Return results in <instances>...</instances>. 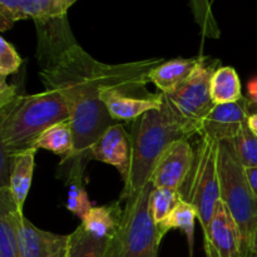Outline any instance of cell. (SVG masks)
Returning a JSON list of instances; mask_svg holds the SVG:
<instances>
[{
    "label": "cell",
    "mask_w": 257,
    "mask_h": 257,
    "mask_svg": "<svg viewBox=\"0 0 257 257\" xmlns=\"http://www.w3.org/2000/svg\"><path fill=\"white\" fill-rule=\"evenodd\" d=\"M39 79L47 90H55L70 107L74 148L59 168L70 178H83L89 150L102 133L115 122L100 100L103 89H118L133 94L146 90L148 74L163 63L162 58L107 64L94 59L77 43L67 15L37 22Z\"/></svg>",
    "instance_id": "1"
},
{
    "label": "cell",
    "mask_w": 257,
    "mask_h": 257,
    "mask_svg": "<svg viewBox=\"0 0 257 257\" xmlns=\"http://www.w3.org/2000/svg\"><path fill=\"white\" fill-rule=\"evenodd\" d=\"M70 107L55 90L35 94L15 93L0 100V152L8 157L34 147L42 133L55 123L70 119Z\"/></svg>",
    "instance_id": "2"
},
{
    "label": "cell",
    "mask_w": 257,
    "mask_h": 257,
    "mask_svg": "<svg viewBox=\"0 0 257 257\" xmlns=\"http://www.w3.org/2000/svg\"><path fill=\"white\" fill-rule=\"evenodd\" d=\"M191 137L163 108L150 110L133 120L131 125L132 166L119 200L124 202L128 196L142 190L150 182L158 158L168 146L175 141L190 140Z\"/></svg>",
    "instance_id": "3"
},
{
    "label": "cell",
    "mask_w": 257,
    "mask_h": 257,
    "mask_svg": "<svg viewBox=\"0 0 257 257\" xmlns=\"http://www.w3.org/2000/svg\"><path fill=\"white\" fill-rule=\"evenodd\" d=\"M152 190L148 182L124 201L122 225L110 242L108 257H157L162 238L150 211Z\"/></svg>",
    "instance_id": "4"
},
{
    "label": "cell",
    "mask_w": 257,
    "mask_h": 257,
    "mask_svg": "<svg viewBox=\"0 0 257 257\" xmlns=\"http://www.w3.org/2000/svg\"><path fill=\"white\" fill-rule=\"evenodd\" d=\"M218 176L220 200L235 218L246 246L251 251V241L257 227V198L231 141H223L218 145Z\"/></svg>",
    "instance_id": "5"
},
{
    "label": "cell",
    "mask_w": 257,
    "mask_h": 257,
    "mask_svg": "<svg viewBox=\"0 0 257 257\" xmlns=\"http://www.w3.org/2000/svg\"><path fill=\"white\" fill-rule=\"evenodd\" d=\"M217 59L200 57L192 74L176 89L162 94V108L177 120L191 136H200L201 123L213 109L211 98V78L218 68Z\"/></svg>",
    "instance_id": "6"
},
{
    "label": "cell",
    "mask_w": 257,
    "mask_h": 257,
    "mask_svg": "<svg viewBox=\"0 0 257 257\" xmlns=\"http://www.w3.org/2000/svg\"><path fill=\"white\" fill-rule=\"evenodd\" d=\"M218 145L220 142L207 136H200L190 175L178 191L182 200L196 208L202 231L210 225L215 206L220 200Z\"/></svg>",
    "instance_id": "7"
},
{
    "label": "cell",
    "mask_w": 257,
    "mask_h": 257,
    "mask_svg": "<svg viewBox=\"0 0 257 257\" xmlns=\"http://www.w3.org/2000/svg\"><path fill=\"white\" fill-rule=\"evenodd\" d=\"M207 257H253L228 208L217 201L210 225L203 231Z\"/></svg>",
    "instance_id": "8"
},
{
    "label": "cell",
    "mask_w": 257,
    "mask_h": 257,
    "mask_svg": "<svg viewBox=\"0 0 257 257\" xmlns=\"http://www.w3.org/2000/svg\"><path fill=\"white\" fill-rule=\"evenodd\" d=\"M195 160V148L188 140L175 141L161 155L151 175L155 188L180 191L187 180Z\"/></svg>",
    "instance_id": "9"
},
{
    "label": "cell",
    "mask_w": 257,
    "mask_h": 257,
    "mask_svg": "<svg viewBox=\"0 0 257 257\" xmlns=\"http://www.w3.org/2000/svg\"><path fill=\"white\" fill-rule=\"evenodd\" d=\"M89 158L107 163L118 170L123 182H127L132 166V138L122 123H114L102 133L90 147Z\"/></svg>",
    "instance_id": "10"
},
{
    "label": "cell",
    "mask_w": 257,
    "mask_h": 257,
    "mask_svg": "<svg viewBox=\"0 0 257 257\" xmlns=\"http://www.w3.org/2000/svg\"><path fill=\"white\" fill-rule=\"evenodd\" d=\"M251 102L243 97L238 102L218 104L201 123L200 136H207L217 142L232 141L247 124Z\"/></svg>",
    "instance_id": "11"
},
{
    "label": "cell",
    "mask_w": 257,
    "mask_h": 257,
    "mask_svg": "<svg viewBox=\"0 0 257 257\" xmlns=\"http://www.w3.org/2000/svg\"><path fill=\"white\" fill-rule=\"evenodd\" d=\"M18 242L22 257H68L70 235L40 230L22 215L18 223Z\"/></svg>",
    "instance_id": "12"
},
{
    "label": "cell",
    "mask_w": 257,
    "mask_h": 257,
    "mask_svg": "<svg viewBox=\"0 0 257 257\" xmlns=\"http://www.w3.org/2000/svg\"><path fill=\"white\" fill-rule=\"evenodd\" d=\"M100 100L115 122H133L150 110L161 109L163 104L162 94H133L118 89H103Z\"/></svg>",
    "instance_id": "13"
},
{
    "label": "cell",
    "mask_w": 257,
    "mask_h": 257,
    "mask_svg": "<svg viewBox=\"0 0 257 257\" xmlns=\"http://www.w3.org/2000/svg\"><path fill=\"white\" fill-rule=\"evenodd\" d=\"M22 215L10 188H0V257H22L18 242V223Z\"/></svg>",
    "instance_id": "14"
},
{
    "label": "cell",
    "mask_w": 257,
    "mask_h": 257,
    "mask_svg": "<svg viewBox=\"0 0 257 257\" xmlns=\"http://www.w3.org/2000/svg\"><path fill=\"white\" fill-rule=\"evenodd\" d=\"M198 62L200 57L188 58V59L176 58L168 62H163L151 70L148 79L157 87L160 93L172 92L192 74Z\"/></svg>",
    "instance_id": "15"
},
{
    "label": "cell",
    "mask_w": 257,
    "mask_h": 257,
    "mask_svg": "<svg viewBox=\"0 0 257 257\" xmlns=\"http://www.w3.org/2000/svg\"><path fill=\"white\" fill-rule=\"evenodd\" d=\"M120 200L108 205L92 207L82 220V226L95 236L105 238H114L122 225L124 207Z\"/></svg>",
    "instance_id": "16"
},
{
    "label": "cell",
    "mask_w": 257,
    "mask_h": 257,
    "mask_svg": "<svg viewBox=\"0 0 257 257\" xmlns=\"http://www.w3.org/2000/svg\"><path fill=\"white\" fill-rule=\"evenodd\" d=\"M38 150H29L13 157L12 172H10L9 188L17 202L19 210L23 212L25 200L29 193L33 181V172L35 165V153Z\"/></svg>",
    "instance_id": "17"
},
{
    "label": "cell",
    "mask_w": 257,
    "mask_h": 257,
    "mask_svg": "<svg viewBox=\"0 0 257 257\" xmlns=\"http://www.w3.org/2000/svg\"><path fill=\"white\" fill-rule=\"evenodd\" d=\"M211 98L215 105L235 103L242 99L241 82L235 68L218 67L211 78Z\"/></svg>",
    "instance_id": "18"
},
{
    "label": "cell",
    "mask_w": 257,
    "mask_h": 257,
    "mask_svg": "<svg viewBox=\"0 0 257 257\" xmlns=\"http://www.w3.org/2000/svg\"><path fill=\"white\" fill-rule=\"evenodd\" d=\"M34 147L37 150H45L54 155L62 156L63 160L69 157L74 148V136L70 119L55 123L42 133Z\"/></svg>",
    "instance_id": "19"
},
{
    "label": "cell",
    "mask_w": 257,
    "mask_h": 257,
    "mask_svg": "<svg viewBox=\"0 0 257 257\" xmlns=\"http://www.w3.org/2000/svg\"><path fill=\"white\" fill-rule=\"evenodd\" d=\"M113 238H105L88 232L80 223L70 233L68 257H108Z\"/></svg>",
    "instance_id": "20"
},
{
    "label": "cell",
    "mask_w": 257,
    "mask_h": 257,
    "mask_svg": "<svg viewBox=\"0 0 257 257\" xmlns=\"http://www.w3.org/2000/svg\"><path fill=\"white\" fill-rule=\"evenodd\" d=\"M198 220L197 211L191 203L181 200L178 205L171 211L170 215L161 221L157 225V231L160 233L161 238L166 236V233L173 228H180L187 235L188 241L192 245L193 241V231H195V221Z\"/></svg>",
    "instance_id": "21"
},
{
    "label": "cell",
    "mask_w": 257,
    "mask_h": 257,
    "mask_svg": "<svg viewBox=\"0 0 257 257\" xmlns=\"http://www.w3.org/2000/svg\"><path fill=\"white\" fill-rule=\"evenodd\" d=\"M67 12L62 0H25L22 14L23 20L33 19L37 23L65 17Z\"/></svg>",
    "instance_id": "22"
},
{
    "label": "cell",
    "mask_w": 257,
    "mask_h": 257,
    "mask_svg": "<svg viewBox=\"0 0 257 257\" xmlns=\"http://www.w3.org/2000/svg\"><path fill=\"white\" fill-rule=\"evenodd\" d=\"M181 200L182 196L178 191L153 187L150 197V211L156 225L165 220Z\"/></svg>",
    "instance_id": "23"
},
{
    "label": "cell",
    "mask_w": 257,
    "mask_h": 257,
    "mask_svg": "<svg viewBox=\"0 0 257 257\" xmlns=\"http://www.w3.org/2000/svg\"><path fill=\"white\" fill-rule=\"evenodd\" d=\"M231 143L243 167H257V136L251 132L247 124L242 128L235 140L231 141Z\"/></svg>",
    "instance_id": "24"
},
{
    "label": "cell",
    "mask_w": 257,
    "mask_h": 257,
    "mask_svg": "<svg viewBox=\"0 0 257 257\" xmlns=\"http://www.w3.org/2000/svg\"><path fill=\"white\" fill-rule=\"evenodd\" d=\"M69 185L67 198V208L72 213H74L80 220L87 216V213L92 210L93 206L88 198L87 191L83 185V178H70L67 181Z\"/></svg>",
    "instance_id": "25"
},
{
    "label": "cell",
    "mask_w": 257,
    "mask_h": 257,
    "mask_svg": "<svg viewBox=\"0 0 257 257\" xmlns=\"http://www.w3.org/2000/svg\"><path fill=\"white\" fill-rule=\"evenodd\" d=\"M20 65H22V58L18 54L17 49L4 38H0V75L2 78H7L8 75L17 73Z\"/></svg>",
    "instance_id": "26"
},
{
    "label": "cell",
    "mask_w": 257,
    "mask_h": 257,
    "mask_svg": "<svg viewBox=\"0 0 257 257\" xmlns=\"http://www.w3.org/2000/svg\"><path fill=\"white\" fill-rule=\"evenodd\" d=\"M25 0H0V29H10L15 22L23 20V7Z\"/></svg>",
    "instance_id": "27"
},
{
    "label": "cell",
    "mask_w": 257,
    "mask_h": 257,
    "mask_svg": "<svg viewBox=\"0 0 257 257\" xmlns=\"http://www.w3.org/2000/svg\"><path fill=\"white\" fill-rule=\"evenodd\" d=\"M246 170V176H247L248 183L251 186V190H252L253 195L257 198V167L253 168H245Z\"/></svg>",
    "instance_id": "28"
},
{
    "label": "cell",
    "mask_w": 257,
    "mask_h": 257,
    "mask_svg": "<svg viewBox=\"0 0 257 257\" xmlns=\"http://www.w3.org/2000/svg\"><path fill=\"white\" fill-rule=\"evenodd\" d=\"M247 90H248V100L251 102V104L256 105L257 107V77L248 82Z\"/></svg>",
    "instance_id": "29"
},
{
    "label": "cell",
    "mask_w": 257,
    "mask_h": 257,
    "mask_svg": "<svg viewBox=\"0 0 257 257\" xmlns=\"http://www.w3.org/2000/svg\"><path fill=\"white\" fill-rule=\"evenodd\" d=\"M247 125L251 130V132L255 136H257V113H253V114H251L250 117H248Z\"/></svg>",
    "instance_id": "30"
},
{
    "label": "cell",
    "mask_w": 257,
    "mask_h": 257,
    "mask_svg": "<svg viewBox=\"0 0 257 257\" xmlns=\"http://www.w3.org/2000/svg\"><path fill=\"white\" fill-rule=\"evenodd\" d=\"M251 252H252L253 257H257V227L253 232L252 241H251Z\"/></svg>",
    "instance_id": "31"
},
{
    "label": "cell",
    "mask_w": 257,
    "mask_h": 257,
    "mask_svg": "<svg viewBox=\"0 0 257 257\" xmlns=\"http://www.w3.org/2000/svg\"><path fill=\"white\" fill-rule=\"evenodd\" d=\"M62 2H63V4H64V7L67 8V9H69V8L72 7V5L74 4L77 0H62Z\"/></svg>",
    "instance_id": "32"
}]
</instances>
